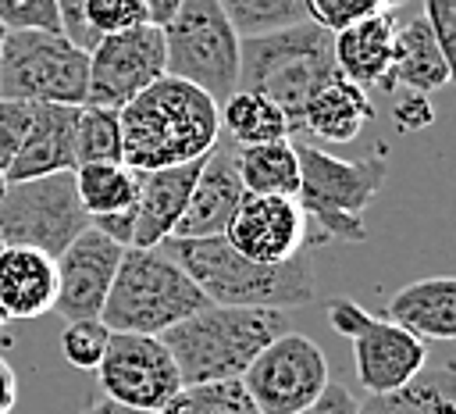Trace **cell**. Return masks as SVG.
Returning <instances> with one entry per match:
<instances>
[{
	"label": "cell",
	"mask_w": 456,
	"mask_h": 414,
	"mask_svg": "<svg viewBox=\"0 0 456 414\" xmlns=\"http://www.w3.org/2000/svg\"><path fill=\"white\" fill-rule=\"evenodd\" d=\"M121 164L132 171H160L200 161L221 139L217 104L192 82L160 75L118 111Z\"/></svg>",
	"instance_id": "1"
},
{
	"label": "cell",
	"mask_w": 456,
	"mask_h": 414,
	"mask_svg": "<svg viewBox=\"0 0 456 414\" xmlns=\"http://www.w3.org/2000/svg\"><path fill=\"white\" fill-rule=\"evenodd\" d=\"M160 250L200 286L217 307H267L292 310L317 300V275L303 253L281 264H256L235 253L224 236L214 239H164Z\"/></svg>",
	"instance_id": "2"
},
{
	"label": "cell",
	"mask_w": 456,
	"mask_h": 414,
	"mask_svg": "<svg viewBox=\"0 0 456 414\" xmlns=\"http://www.w3.org/2000/svg\"><path fill=\"white\" fill-rule=\"evenodd\" d=\"M289 332L285 310L267 307H203L167 328L160 339L175 357L182 385L242 378L256 353Z\"/></svg>",
	"instance_id": "3"
},
{
	"label": "cell",
	"mask_w": 456,
	"mask_h": 414,
	"mask_svg": "<svg viewBox=\"0 0 456 414\" xmlns=\"http://www.w3.org/2000/svg\"><path fill=\"white\" fill-rule=\"evenodd\" d=\"M299 189L296 203L306 218V246L324 243H363L367 207L381 193L388 164L385 153L346 161L314 143H296Z\"/></svg>",
	"instance_id": "4"
},
{
	"label": "cell",
	"mask_w": 456,
	"mask_h": 414,
	"mask_svg": "<svg viewBox=\"0 0 456 414\" xmlns=\"http://www.w3.org/2000/svg\"><path fill=\"white\" fill-rule=\"evenodd\" d=\"M331 79H338L335 36L317 21L239 39V89H253L278 104L292 132L299 128L306 100Z\"/></svg>",
	"instance_id": "5"
},
{
	"label": "cell",
	"mask_w": 456,
	"mask_h": 414,
	"mask_svg": "<svg viewBox=\"0 0 456 414\" xmlns=\"http://www.w3.org/2000/svg\"><path fill=\"white\" fill-rule=\"evenodd\" d=\"M203 307H210V300L160 246H128L121 253L100 321L110 332L164 335Z\"/></svg>",
	"instance_id": "6"
},
{
	"label": "cell",
	"mask_w": 456,
	"mask_h": 414,
	"mask_svg": "<svg viewBox=\"0 0 456 414\" xmlns=\"http://www.w3.org/2000/svg\"><path fill=\"white\" fill-rule=\"evenodd\" d=\"M89 54L64 32H7L0 50V100L82 107Z\"/></svg>",
	"instance_id": "7"
},
{
	"label": "cell",
	"mask_w": 456,
	"mask_h": 414,
	"mask_svg": "<svg viewBox=\"0 0 456 414\" xmlns=\"http://www.w3.org/2000/svg\"><path fill=\"white\" fill-rule=\"evenodd\" d=\"M167 75L200 86L217 107L239 89V36L217 0H182L164 25Z\"/></svg>",
	"instance_id": "8"
},
{
	"label": "cell",
	"mask_w": 456,
	"mask_h": 414,
	"mask_svg": "<svg viewBox=\"0 0 456 414\" xmlns=\"http://www.w3.org/2000/svg\"><path fill=\"white\" fill-rule=\"evenodd\" d=\"M86 228H89V214L78 200L75 171L7 182L0 196L4 246L39 250L57 261Z\"/></svg>",
	"instance_id": "9"
},
{
	"label": "cell",
	"mask_w": 456,
	"mask_h": 414,
	"mask_svg": "<svg viewBox=\"0 0 456 414\" xmlns=\"http://www.w3.org/2000/svg\"><path fill=\"white\" fill-rule=\"evenodd\" d=\"M328 321L338 335L353 343L356 378L367 393L399 389L428 368V343L420 335H413L392 318L363 310L356 300H346V296L331 300Z\"/></svg>",
	"instance_id": "10"
},
{
	"label": "cell",
	"mask_w": 456,
	"mask_h": 414,
	"mask_svg": "<svg viewBox=\"0 0 456 414\" xmlns=\"http://www.w3.org/2000/svg\"><path fill=\"white\" fill-rule=\"evenodd\" d=\"M328 382L321 346L292 328L267 343L242 375V385L260 414H306Z\"/></svg>",
	"instance_id": "11"
},
{
	"label": "cell",
	"mask_w": 456,
	"mask_h": 414,
	"mask_svg": "<svg viewBox=\"0 0 456 414\" xmlns=\"http://www.w3.org/2000/svg\"><path fill=\"white\" fill-rule=\"evenodd\" d=\"M96 382H100V396L157 414L182 389V375L164 339L132 335V332H110V343L96 368Z\"/></svg>",
	"instance_id": "12"
},
{
	"label": "cell",
	"mask_w": 456,
	"mask_h": 414,
	"mask_svg": "<svg viewBox=\"0 0 456 414\" xmlns=\"http://www.w3.org/2000/svg\"><path fill=\"white\" fill-rule=\"evenodd\" d=\"M160 75H167V54H164V29L139 25L118 36H103L89 50V107L121 111L128 100H135L146 86H153Z\"/></svg>",
	"instance_id": "13"
},
{
	"label": "cell",
	"mask_w": 456,
	"mask_h": 414,
	"mask_svg": "<svg viewBox=\"0 0 456 414\" xmlns=\"http://www.w3.org/2000/svg\"><path fill=\"white\" fill-rule=\"evenodd\" d=\"M224 243L256 264H281L306 250V218L296 196L246 193L224 228Z\"/></svg>",
	"instance_id": "14"
},
{
	"label": "cell",
	"mask_w": 456,
	"mask_h": 414,
	"mask_svg": "<svg viewBox=\"0 0 456 414\" xmlns=\"http://www.w3.org/2000/svg\"><path fill=\"white\" fill-rule=\"evenodd\" d=\"M125 246L107 239L100 228H86L53 264H57V300L53 310L68 321H93L100 318L110 282L118 275Z\"/></svg>",
	"instance_id": "15"
},
{
	"label": "cell",
	"mask_w": 456,
	"mask_h": 414,
	"mask_svg": "<svg viewBox=\"0 0 456 414\" xmlns=\"http://www.w3.org/2000/svg\"><path fill=\"white\" fill-rule=\"evenodd\" d=\"M246 196L239 178V146L224 136L214 143V150L203 157V168L192 182L189 203L171 232V239H214L224 236L239 200Z\"/></svg>",
	"instance_id": "16"
},
{
	"label": "cell",
	"mask_w": 456,
	"mask_h": 414,
	"mask_svg": "<svg viewBox=\"0 0 456 414\" xmlns=\"http://www.w3.org/2000/svg\"><path fill=\"white\" fill-rule=\"evenodd\" d=\"M75 128H78V107L64 104H32V125L25 132V143L18 146L14 161L7 164V182H25L39 175L75 171Z\"/></svg>",
	"instance_id": "17"
},
{
	"label": "cell",
	"mask_w": 456,
	"mask_h": 414,
	"mask_svg": "<svg viewBox=\"0 0 456 414\" xmlns=\"http://www.w3.org/2000/svg\"><path fill=\"white\" fill-rule=\"evenodd\" d=\"M395 11L370 14L342 32H335V64L338 75L360 89H395L392 61H395Z\"/></svg>",
	"instance_id": "18"
},
{
	"label": "cell",
	"mask_w": 456,
	"mask_h": 414,
	"mask_svg": "<svg viewBox=\"0 0 456 414\" xmlns=\"http://www.w3.org/2000/svg\"><path fill=\"white\" fill-rule=\"evenodd\" d=\"M203 168L200 161L189 164H175V168H160V171H139V193H135V225H132V246L150 250L160 246L164 239H171L192 182Z\"/></svg>",
	"instance_id": "19"
},
{
	"label": "cell",
	"mask_w": 456,
	"mask_h": 414,
	"mask_svg": "<svg viewBox=\"0 0 456 414\" xmlns=\"http://www.w3.org/2000/svg\"><path fill=\"white\" fill-rule=\"evenodd\" d=\"M424 343H456V275H431L403 286L388 314Z\"/></svg>",
	"instance_id": "20"
},
{
	"label": "cell",
	"mask_w": 456,
	"mask_h": 414,
	"mask_svg": "<svg viewBox=\"0 0 456 414\" xmlns=\"http://www.w3.org/2000/svg\"><path fill=\"white\" fill-rule=\"evenodd\" d=\"M57 300L53 257L25 246H4L0 253V303L11 318H43Z\"/></svg>",
	"instance_id": "21"
},
{
	"label": "cell",
	"mask_w": 456,
	"mask_h": 414,
	"mask_svg": "<svg viewBox=\"0 0 456 414\" xmlns=\"http://www.w3.org/2000/svg\"><path fill=\"white\" fill-rule=\"evenodd\" d=\"M370 118H374V104H370L367 89H360L338 75L306 100L299 128L321 143H353Z\"/></svg>",
	"instance_id": "22"
},
{
	"label": "cell",
	"mask_w": 456,
	"mask_h": 414,
	"mask_svg": "<svg viewBox=\"0 0 456 414\" xmlns=\"http://www.w3.org/2000/svg\"><path fill=\"white\" fill-rule=\"evenodd\" d=\"M392 79L395 86H406V93H438L449 86V68L445 57L435 43L431 25L424 14L403 21L395 29V61H392Z\"/></svg>",
	"instance_id": "23"
},
{
	"label": "cell",
	"mask_w": 456,
	"mask_h": 414,
	"mask_svg": "<svg viewBox=\"0 0 456 414\" xmlns=\"http://www.w3.org/2000/svg\"><path fill=\"white\" fill-rule=\"evenodd\" d=\"M356 414H456V368H424L399 389L367 393Z\"/></svg>",
	"instance_id": "24"
},
{
	"label": "cell",
	"mask_w": 456,
	"mask_h": 414,
	"mask_svg": "<svg viewBox=\"0 0 456 414\" xmlns=\"http://www.w3.org/2000/svg\"><path fill=\"white\" fill-rule=\"evenodd\" d=\"M221 136L228 143L242 146H264V143H278L292 136V125L285 118V111L278 104H271L267 96L253 93V89H235L221 107Z\"/></svg>",
	"instance_id": "25"
},
{
	"label": "cell",
	"mask_w": 456,
	"mask_h": 414,
	"mask_svg": "<svg viewBox=\"0 0 456 414\" xmlns=\"http://www.w3.org/2000/svg\"><path fill=\"white\" fill-rule=\"evenodd\" d=\"M239 178L246 193L256 196H296L299 189V157L292 139L242 146L239 150Z\"/></svg>",
	"instance_id": "26"
},
{
	"label": "cell",
	"mask_w": 456,
	"mask_h": 414,
	"mask_svg": "<svg viewBox=\"0 0 456 414\" xmlns=\"http://www.w3.org/2000/svg\"><path fill=\"white\" fill-rule=\"evenodd\" d=\"M75 189H78V200H82L89 221L107 218V214L128 211L135 203L139 171H132L121 161H114V164H78L75 168Z\"/></svg>",
	"instance_id": "27"
},
{
	"label": "cell",
	"mask_w": 456,
	"mask_h": 414,
	"mask_svg": "<svg viewBox=\"0 0 456 414\" xmlns=\"http://www.w3.org/2000/svg\"><path fill=\"white\" fill-rule=\"evenodd\" d=\"M217 4L239 39L267 36V32H281L299 21H310L306 0H217Z\"/></svg>",
	"instance_id": "28"
},
{
	"label": "cell",
	"mask_w": 456,
	"mask_h": 414,
	"mask_svg": "<svg viewBox=\"0 0 456 414\" xmlns=\"http://www.w3.org/2000/svg\"><path fill=\"white\" fill-rule=\"evenodd\" d=\"M160 414H260V410L249 400L242 378H228V382L182 385L178 396Z\"/></svg>",
	"instance_id": "29"
},
{
	"label": "cell",
	"mask_w": 456,
	"mask_h": 414,
	"mask_svg": "<svg viewBox=\"0 0 456 414\" xmlns=\"http://www.w3.org/2000/svg\"><path fill=\"white\" fill-rule=\"evenodd\" d=\"M75 161L78 164H114L121 161V121L107 107H78L75 128Z\"/></svg>",
	"instance_id": "30"
},
{
	"label": "cell",
	"mask_w": 456,
	"mask_h": 414,
	"mask_svg": "<svg viewBox=\"0 0 456 414\" xmlns=\"http://www.w3.org/2000/svg\"><path fill=\"white\" fill-rule=\"evenodd\" d=\"M107 343H110V328L100 318H93V321H68L61 328V353L78 371H96L100 360H103Z\"/></svg>",
	"instance_id": "31"
},
{
	"label": "cell",
	"mask_w": 456,
	"mask_h": 414,
	"mask_svg": "<svg viewBox=\"0 0 456 414\" xmlns=\"http://www.w3.org/2000/svg\"><path fill=\"white\" fill-rule=\"evenodd\" d=\"M403 0H306V14L310 21H317L321 29H328L331 36L370 18L381 11H395Z\"/></svg>",
	"instance_id": "32"
},
{
	"label": "cell",
	"mask_w": 456,
	"mask_h": 414,
	"mask_svg": "<svg viewBox=\"0 0 456 414\" xmlns=\"http://www.w3.org/2000/svg\"><path fill=\"white\" fill-rule=\"evenodd\" d=\"M82 18H86V25H89V32L96 39L150 25L139 0H86L82 4Z\"/></svg>",
	"instance_id": "33"
},
{
	"label": "cell",
	"mask_w": 456,
	"mask_h": 414,
	"mask_svg": "<svg viewBox=\"0 0 456 414\" xmlns=\"http://www.w3.org/2000/svg\"><path fill=\"white\" fill-rule=\"evenodd\" d=\"M0 25L7 32H61L53 0H0Z\"/></svg>",
	"instance_id": "34"
},
{
	"label": "cell",
	"mask_w": 456,
	"mask_h": 414,
	"mask_svg": "<svg viewBox=\"0 0 456 414\" xmlns=\"http://www.w3.org/2000/svg\"><path fill=\"white\" fill-rule=\"evenodd\" d=\"M424 21L435 32V43L449 68V86H456V0H424Z\"/></svg>",
	"instance_id": "35"
},
{
	"label": "cell",
	"mask_w": 456,
	"mask_h": 414,
	"mask_svg": "<svg viewBox=\"0 0 456 414\" xmlns=\"http://www.w3.org/2000/svg\"><path fill=\"white\" fill-rule=\"evenodd\" d=\"M32 125V104L21 100H0V171L14 161L18 146L25 143V132Z\"/></svg>",
	"instance_id": "36"
},
{
	"label": "cell",
	"mask_w": 456,
	"mask_h": 414,
	"mask_svg": "<svg viewBox=\"0 0 456 414\" xmlns=\"http://www.w3.org/2000/svg\"><path fill=\"white\" fill-rule=\"evenodd\" d=\"M57 4V14H61V32L75 43V46H82L86 54L100 43L93 32H89V25H86V18H82V4L86 0H53Z\"/></svg>",
	"instance_id": "37"
},
{
	"label": "cell",
	"mask_w": 456,
	"mask_h": 414,
	"mask_svg": "<svg viewBox=\"0 0 456 414\" xmlns=\"http://www.w3.org/2000/svg\"><path fill=\"white\" fill-rule=\"evenodd\" d=\"M392 118H395V128H403V132H417V128H424V125L435 121V111H431L428 96H420V93H406V96L395 104Z\"/></svg>",
	"instance_id": "38"
},
{
	"label": "cell",
	"mask_w": 456,
	"mask_h": 414,
	"mask_svg": "<svg viewBox=\"0 0 456 414\" xmlns=\"http://www.w3.org/2000/svg\"><path fill=\"white\" fill-rule=\"evenodd\" d=\"M306 414H356V400L342 382H328Z\"/></svg>",
	"instance_id": "39"
},
{
	"label": "cell",
	"mask_w": 456,
	"mask_h": 414,
	"mask_svg": "<svg viewBox=\"0 0 456 414\" xmlns=\"http://www.w3.org/2000/svg\"><path fill=\"white\" fill-rule=\"evenodd\" d=\"M14 407H18V375L11 360L0 353V414H14Z\"/></svg>",
	"instance_id": "40"
},
{
	"label": "cell",
	"mask_w": 456,
	"mask_h": 414,
	"mask_svg": "<svg viewBox=\"0 0 456 414\" xmlns=\"http://www.w3.org/2000/svg\"><path fill=\"white\" fill-rule=\"evenodd\" d=\"M139 4H142V11H146V21L157 25V29H164V25L175 18V11H178L182 0H139Z\"/></svg>",
	"instance_id": "41"
},
{
	"label": "cell",
	"mask_w": 456,
	"mask_h": 414,
	"mask_svg": "<svg viewBox=\"0 0 456 414\" xmlns=\"http://www.w3.org/2000/svg\"><path fill=\"white\" fill-rule=\"evenodd\" d=\"M82 414H157V410H135V407H125V403H118V400L100 396V400H93Z\"/></svg>",
	"instance_id": "42"
},
{
	"label": "cell",
	"mask_w": 456,
	"mask_h": 414,
	"mask_svg": "<svg viewBox=\"0 0 456 414\" xmlns=\"http://www.w3.org/2000/svg\"><path fill=\"white\" fill-rule=\"evenodd\" d=\"M11 321H14V318H11V314H7V310H4V303H0V335H4V332H7V325H11Z\"/></svg>",
	"instance_id": "43"
},
{
	"label": "cell",
	"mask_w": 456,
	"mask_h": 414,
	"mask_svg": "<svg viewBox=\"0 0 456 414\" xmlns=\"http://www.w3.org/2000/svg\"><path fill=\"white\" fill-rule=\"evenodd\" d=\"M4 189H7V175L0 171V196H4Z\"/></svg>",
	"instance_id": "44"
},
{
	"label": "cell",
	"mask_w": 456,
	"mask_h": 414,
	"mask_svg": "<svg viewBox=\"0 0 456 414\" xmlns=\"http://www.w3.org/2000/svg\"><path fill=\"white\" fill-rule=\"evenodd\" d=\"M4 36H7V29H4V25H0V50H4Z\"/></svg>",
	"instance_id": "45"
},
{
	"label": "cell",
	"mask_w": 456,
	"mask_h": 414,
	"mask_svg": "<svg viewBox=\"0 0 456 414\" xmlns=\"http://www.w3.org/2000/svg\"><path fill=\"white\" fill-rule=\"evenodd\" d=\"M0 253H4V236H0Z\"/></svg>",
	"instance_id": "46"
}]
</instances>
